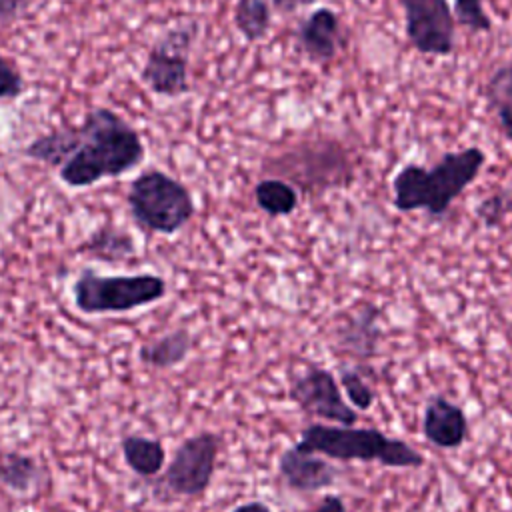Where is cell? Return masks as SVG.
Returning <instances> with one entry per match:
<instances>
[{"mask_svg":"<svg viewBox=\"0 0 512 512\" xmlns=\"http://www.w3.org/2000/svg\"><path fill=\"white\" fill-rule=\"evenodd\" d=\"M340 376H338V384L344 388L348 402L354 408L360 410H370L374 400H376V392L374 388L366 382V378L362 376L360 368H344L340 366Z\"/></svg>","mask_w":512,"mask_h":512,"instance_id":"22","label":"cell"},{"mask_svg":"<svg viewBox=\"0 0 512 512\" xmlns=\"http://www.w3.org/2000/svg\"><path fill=\"white\" fill-rule=\"evenodd\" d=\"M512 212V190H496L482 198L474 214L486 228H496L504 222V218Z\"/></svg>","mask_w":512,"mask_h":512,"instance_id":"23","label":"cell"},{"mask_svg":"<svg viewBox=\"0 0 512 512\" xmlns=\"http://www.w3.org/2000/svg\"><path fill=\"white\" fill-rule=\"evenodd\" d=\"M168 284L158 274H98L82 270L72 284L74 304L82 314L130 312L166 296Z\"/></svg>","mask_w":512,"mask_h":512,"instance_id":"6","label":"cell"},{"mask_svg":"<svg viewBox=\"0 0 512 512\" xmlns=\"http://www.w3.org/2000/svg\"><path fill=\"white\" fill-rule=\"evenodd\" d=\"M220 444V436L208 430L182 440L160 478V486L180 498L202 496L214 478Z\"/></svg>","mask_w":512,"mask_h":512,"instance_id":"8","label":"cell"},{"mask_svg":"<svg viewBox=\"0 0 512 512\" xmlns=\"http://www.w3.org/2000/svg\"><path fill=\"white\" fill-rule=\"evenodd\" d=\"M262 170L296 184L304 192H322L348 186L354 178V164L340 140L314 138L298 142L262 162Z\"/></svg>","mask_w":512,"mask_h":512,"instance_id":"4","label":"cell"},{"mask_svg":"<svg viewBox=\"0 0 512 512\" xmlns=\"http://www.w3.org/2000/svg\"><path fill=\"white\" fill-rule=\"evenodd\" d=\"M312 512H346V504H344V500L340 496L326 494L320 500V504L316 506V510H312Z\"/></svg>","mask_w":512,"mask_h":512,"instance_id":"27","label":"cell"},{"mask_svg":"<svg viewBox=\"0 0 512 512\" xmlns=\"http://www.w3.org/2000/svg\"><path fill=\"white\" fill-rule=\"evenodd\" d=\"M126 202L132 220L140 228L166 236L184 228L196 212L190 190L156 168L144 170L130 182Z\"/></svg>","mask_w":512,"mask_h":512,"instance_id":"5","label":"cell"},{"mask_svg":"<svg viewBox=\"0 0 512 512\" xmlns=\"http://www.w3.org/2000/svg\"><path fill=\"white\" fill-rule=\"evenodd\" d=\"M378 320L380 308L370 302H360L342 314V322L334 328V346L346 356L360 360L372 358L382 338Z\"/></svg>","mask_w":512,"mask_h":512,"instance_id":"11","label":"cell"},{"mask_svg":"<svg viewBox=\"0 0 512 512\" xmlns=\"http://www.w3.org/2000/svg\"><path fill=\"white\" fill-rule=\"evenodd\" d=\"M422 434L432 446L444 450L460 448L468 438V418L458 404L436 394L424 408Z\"/></svg>","mask_w":512,"mask_h":512,"instance_id":"14","label":"cell"},{"mask_svg":"<svg viewBox=\"0 0 512 512\" xmlns=\"http://www.w3.org/2000/svg\"><path fill=\"white\" fill-rule=\"evenodd\" d=\"M300 450L342 462H378L388 468H420L424 456L400 438L386 436L378 428L310 424L294 444Z\"/></svg>","mask_w":512,"mask_h":512,"instance_id":"3","label":"cell"},{"mask_svg":"<svg viewBox=\"0 0 512 512\" xmlns=\"http://www.w3.org/2000/svg\"><path fill=\"white\" fill-rule=\"evenodd\" d=\"M232 20L246 42H258L270 30V4L268 0H236Z\"/></svg>","mask_w":512,"mask_h":512,"instance_id":"21","label":"cell"},{"mask_svg":"<svg viewBox=\"0 0 512 512\" xmlns=\"http://www.w3.org/2000/svg\"><path fill=\"white\" fill-rule=\"evenodd\" d=\"M454 20L472 32H490L492 22L482 8V0H454Z\"/></svg>","mask_w":512,"mask_h":512,"instance_id":"24","label":"cell"},{"mask_svg":"<svg viewBox=\"0 0 512 512\" xmlns=\"http://www.w3.org/2000/svg\"><path fill=\"white\" fill-rule=\"evenodd\" d=\"M120 448L126 466L140 478H156L166 464L164 444L156 438L130 434L122 438Z\"/></svg>","mask_w":512,"mask_h":512,"instance_id":"16","label":"cell"},{"mask_svg":"<svg viewBox=\"0 0 512 512\" xmlns=\"http://www.w3.org/2000/svg\"><path fill=\"white\" fill-rule=\"evenodd\" d=\"M318 0H272V6L280 12H294L296 8H302V6H312L316 4Z\"/></svg>","mask_w":512,"mask_h":512,"instance_id":"28","label":"cell"},{"mask_svg":"<svg viewBox=\"0 0 512 512\" xmlns=\"http://www.w3.org/2000/svg\"><path fill=\"white\" fill-rule=\"evenodd\" d=\"M78 252L104 262H124L136 254V246L128 232L112 224H104L78 246Z\"/></svg>","mask_w":512,"mask_h":512,"instance_id":"18","label":"cell"},{"mask_svg":"<svg viewBox=\"0 0 512 512\" xmlns=\"http://www.w3.org/2000/svg\"><path fill=\"white\" fill-rule=\"evenodd\" d=\"M196 34L198 24L194 20H186L156 38L140 72L142 82L154 94L178 98L190 90L188 66Z\"/></svg>","mask_w":512,"mask_h":512,"instance_id":"7","label":"cell"},{"mask_svg":"<svg viewBox=\"0 0 512 512\" xmlns=\"http://www.w3.org/2000/svg\"><path fill=\"white\" fill-rule=\"evenodd\" d=\"M24 92V78L18 66L0 52V100H14Z\"/></svg>","mask_w":512,"mask_h":512,"instance_id":"25","label":"cell"},{"mask_svg":"<svg viewBox=\"0 0 512 512\" xmlns=\"http://www.w3.org/2000/svg\"><path fill=\"white\" fill-rule=\"evenodd\" d=\"M278 474L290 490L316 492L336 482L338 468L314 452L290 446L278 458Z\"/></svg>","mask_w":512,"mask_h":512,"instance_id":"13","label":"cell"},{"mask_svg":"<svg viewBox=\"0 0 512 512\" xmlns=\"http://www.w3.org/2000/svg\"><path fill=\"white\" fill-rule=\"evenodd\" d=\"M486 104L496 116L500 132L512 142V62L500 64L486 82Z\"/></svg>","mask_w":512,"mask_h":512,"instance_id":"19","label":"cell"},{"mask_svg":"<svg viewBox=\"0 0 512 512\" xmlns=\"http://www.w3.org/2000/svg\"><path fill=\"white\" fill-rule=\"evenodd\" d=\"M194 346V338L186 328H176L138 348V360L156 370H168L182 364Z\"/></svg>","mask_w":512,"mask_h":512,"instance_id":"15","label":"cell"},{"mask_svg":"<svg viewBox=\"0 0 512 512\" xmlns=\"http://www.w3.org/2000/svg\"><path fill=\"white\" fill-rule=\"evenodd\" d=\"M230 512H272V508L266 502H262V500H250V502L238 504Z\"/></svg>","mask_w":512,"mask_h":512,"instance_id":"29","label":"cell"},{"mask_svg":"<svg viewBox=\"0 0 512 512\" xmlns=\"http://www.w3.org/2000/svg\"><path fill=\"white\" fill-rule=\"evenodd\" d=\"M26 6L28 0H0V20H14Z\"/></svg>","mask_w":512,"mask_h":512,"instance_id":"26","label":"cell"},{"mask_svg":"<svg viewBox=\"0 0 512 512\" xmlns=\"http://www.w3.org/2000/svg\"><path fill=\"white\" fill-rule=\"evenodd\" d=\"M406 38L420 54L450 56L456 48V20L448 0H398Z\"/></svg>","mask_w":512,"mask_h":512,"instance_id":"9","label":"cell"},{"mask_svg":"<svg viewBox=\"0 0 512 512\" xmlns=\"http://www.w3.org/2000/svg\"><path fill=\"white\" fill-rule=\"evenodd\" d=\"M44 468L30 454L18 450H0V486L16 492L28 494L40 484Z\"/></svg>","mask_w":512,"mask_h":512,"instance_id":"17","label":"cell"},{"mask_svg":"<svg viewBox=\"0 0 512 512\" xmlns=\"http://www.w3.org/2000/svg\"><path fill=\"white\" fill-rule=\"evenodd\" d=\"M296 40L310 62L330 64L342 46L340 16L328 6L312 10L300 22L296 30Z\"/></svg>","mask_w":512,"mask_h":512,"instance_id":"12","label":"cell"},{"mask_svg":"<svg viewBox=\"0 0 512 512\" xmlns=\"http://www.w3.org/2000/svg\"><path fill=\"white\" fill-rule=\"evenodd\" d=\"M76 150L58 168L70 188H86L104 178L134 170L146 156L140 134L120 114L106 106L88 110L76 126Z\"/></svg>","mask_w":512,"mask_h":512,"instance_id":"1","label":"cell"},{"mask_svg":"<svg viewBox=\"0 0 512 512\" xmlns=\"http://www.w3.org/2000/svg\"><path fill=\"white\" fill-rule=\"evenodd\" d=\"M254 198L258 208L272 218L290 216L298 208L296 188L290 182L276 176L262 178L254 188Z\"/></svg>","mask_w":512,"mask_h":512,"instance_id":"20","label":"cell"},{"mask_svg":"<svg viewBox=\"0 0 512 512\" xmlns=\"http://www.w3.org/2000/svg\"><path fill=\"white\" fill-rule=\"evenodd\" d=\"M290 398L300 406L302 412L336 422L340 426H354L358 414L344 400L336 376L326 370L312 366L306 372L290 380Z\"/></svg>","mask_w":512,"mask_h":512,"instance_id":"10","label":"cell"},{"mask_svg":"<svg viewBox=\"0 0 512 512\" xmlns=\"http://www.w3.org/2000/svg\"><path fill=\"white\" fill-rule=\"evenodd\" d=\"M484 164L486 152L478 146L446 152L432 168L404 164L392 178V204L398 212L424 210L432 218H442Z\"/></svg>","mask_w":512,"mask_h":512,"instance_id":"2","label":"cell"}]
</instances>
